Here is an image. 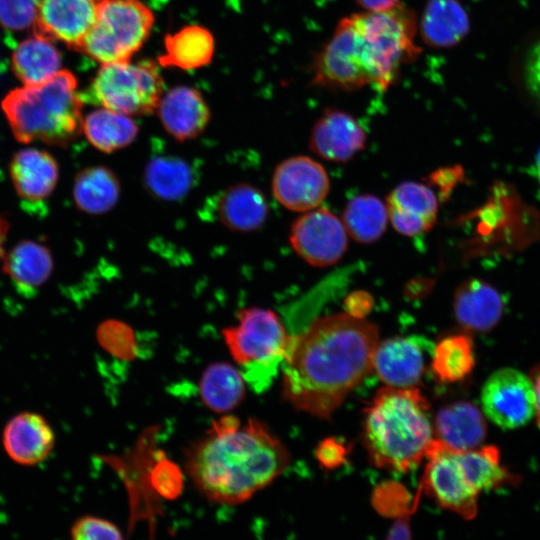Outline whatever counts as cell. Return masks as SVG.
Returning <instances> with one entry per match:
<instances>
[{"label":"cell","instance_id":"cell-1","mask_svg":"<svg viewBox=\"0 0 540 540\" xmlns=\"http://www.w3.org/2000/svg\"><path fill=\"white\" fill-rule=\"evenodd\" d=\"M377 327L339 313L291 336L281 365L282 395L297 410L329 419L373 370Z\"/></svg>","mask_w":540,"mask_h":540},{"label":"cell","instance_id":"cell-2","mask_svg":"<svg viewBox=\"0 0 540 540\" xmlns=\"http://www.w3.org/2000/svg\"><path fill=\"white\" fill-rule=\"evenodd\" d=\"M290 463L285 445L262 421L225 415L185 453V466L209 501L238 505L271 484Z\"/></svg>","mask_w":540,"mask_h":540},{"label":"cell","instance_id":"cell-3","mask_svg":"<svg viewBox=\"0 0 540 540\" xmlns=\"http://www.w3.org/2000/svg\"><path fill=\"white\" fill-rule=\"evenodd\" d=\"M400 69L395 36L381 19L366 11L340 20L314 59L312 82L344 91L367 85L386 90Z\"/></svg>","mask_w":540,"mask_h":540},{"label":"cell","instance_id":"cell-4","mask_svg":"<svg viewBox=\"0 0 540 540\" xmlns=\"http://www.w3.org/2000/svg\"><path fill=\"white\" fill-rule=\"evenodd\" d=\"M429 403L416 387L380 389L364 411L363 441L372 464L407 472L433 441Z\"/></svg>","mask_w":540,"mask_h":540},{"label":"cell","instance_id":"cell-5","mask_svg":"<svg viewBox=\"0 0 540 540\" xmlns=\"http://www.w3.org/2000/svg\"><path fill=\"white\" fill-rule=\"evenodd\" d=\"M76 77L60 70L48 81L10 91L1 107L14 137L21 143L64 147L82 131L83 101Z\"/></svg>","mask_w":540,"mask_h":540},{"label":"cell","instance_id":"cell-6","mask_svg":"<svg viewBox=\"0 0 540 540\" xmlns=\"http://www.w3.org/2000/svg\"><path fill=\"white\" fill-rule=\"evenodd\" d=\"M222 334L246 383L257 392L268 388L284 361L291 341L278 315L261 307L241 309L237 322L224 328Z\"/></svg>","mask_w":540,"mask_h":540},{"label":"cell","instance_id":"cell-7","mask_svg":"<svg viewBox=\"0 0 540 540\" xmlns=\"http://www.w3.org/2000/svg\"><path fill=\"white\" fill-rule=\"evenodd\" d=\"M153 24L152 10L141 0H97L95 22L77 52L101 64L129 61Z\"/></svg>","mask_w":540,"mask_h":540},{"label":"cell","instance_id":"cell-8","mask_svg":"<svg viewBox=\"0 0 540 540\" xmlns=\"http://www.w3.org/2000/svg\"><path fill=\"white\" fill-rule=\"evenodd\" d=\"M87 90L79 93L83 102L101 105L129 116L150 114L163 96V80L152 60L101 64Z\"/></svg>","mask_w":540,"mask_h":540},{"label":"cell","instance_id":"cell-9","mask_svg":"<svg viewBox=\"0 0 540 540\" xmlns=\"http://www.w3.org/2000/svg\"><path fill=\"white\" fill-rule=\"evenodd\" d=\"M428 458L419 489L436 503L466 520L478 510L479 493L470 485L459 463L457 451L436 438L426 451Z\"/></svg>","mask_w":540,"mask_h":540},{"label":"cell","instance_id":"cell-10","mask_svg":"<svg viewBox=\"0 0 540 540\" xmlns=\"http://www.w3.org/2000/svg\"><path fill=\"white\" fill-rule=\"evenodd\" d=\"M485 415L503 429L526 425L536 414V402L530 377L513 368L495 371L481 392Z\"/></svg>","mask_w":540,"mask_h":540},{"label":"cell","instance_id":"cell-11","mask_svg":"<svg viewBox=\"0 0 540 540\" xmlns=\"http://www.w3.org/2000/svg\"><path fill=\"white\" fill-rule=\"evenodd\" d=\"M289 240L303 260L316 267H325L342 258L348 246V233L337 216L328 209L317 207L296 219Z\"/></svg>","mask_w":540,"mask_h":540},{"label":"cell","instance_id":"cell-12","mask_svg":"<svg viewBox=\"0 0 540 540\" xmlns=\"http://www.w3.org/2000/svg\"><path fill=\"white\" fill-rule=\"evenodd\" d=\"M272 191L285 208L306 212L317 208L326 198L329 178L317 161L306 156H294L276 167Z\"/></svg>","mask_w":540,"mask_h":540},{"label":"cell","instance_id":"cell-13","mask_svg":"<svg viewBox=\"0 0 540 540\" xmlns=\"http://www.w3.org/2000/svg\"><path fill=\"white\" fill-rule=\"evenodd\" d=\"M96 13L97 0H40L33 31L77 51Z\"/></svg>","mask_w":540,"mask_h":540},{"label":"cell","instance_id":"cell-14","mask_svg":"<svg viewBox=\"0 0 540 540\" xmlns=\"http://www.w3.org/2000/svg\"><path fill=\"white\" fill-rule=\"evenodd\" d=\"M55 432L40 413L23 411L8 420L2 432V445L8 457L22 466H35L52 453Z\"/></svg>","mask_w":540,"mask_h":540},{"label":"cell","instance_id":"cell-15","mask_svg":"<svg viewBox=\"0 0 540 540\" xmlns=\"http://www.w3.org/2000/svg\"><path fill=\"white\" fill-rule=\"evenodd\" d=\"M367 136L358 120L346 111L326 109L312 128L310 148L320 157L345 162L360 152Z\"/></svg>","mask_w":540,"mask_h":540},{"label":"cell","instance_id":"cell-16","mask_svg":"<svg viewBox=\"0 0 540 540\" xmlns=\"http://www.w3.org/2000/svg\"><path fill=\"white\" fill-rule=\"evenodd\" d=\"M386 208L393 227L405 236H416L434 225L438 203L433 191L424 184L404 182L388 196Z\"/></svg>","mask_w":540,"mask_h":540},{"label":"cell","instance_id":"cell-17","mask_svg":"<svg viewBox=\"0 0 540 540\" xmlns=\"http://www.w3.org/2000/svg\"><path fill=\"white\" fill-rule=\"evenodd\" d=\"M157 110L164 129L178 141L196 138L210 120L203 95L189 86H177L163 94Z\"/></svg>","mask_w":540,"mask_h":540},{"label":"cell","instance_id":"cell-18","mask_svg":"<svg viewBox=\"0 0 540 540\" xmlns=\"http://www.w3.org/2000/svg\"><path fill=\"white\" fill-rule=\"evenodd\" d=\"M11 181L17 195L28 203H40L50 197L57 185L59 167L47 151L24 148L9 164Z\"/></svg>","mask_w":540,"mask_h":540},{"label":"cell","instance_id":"cell-19","mask_svg":"<svg viewBox=\"0 0 540 540\" xmlns=\"http://www.w3.org/2000/svg\"><path fill=\"white\" fill-rule=\"evenodd\" d=\"M422 346L414 338H392L377 344L373 369L388 386L415 387L424 372Z\"/></svg>","mask_w":540,"mask_h":540},{"label":"cell","instance_id":"cell-20","mask_svg":"<svg viewBox=\"0 0 540 540\" xmlns=\"http://www.w3.org/2000/svg\"><path fill=\"white\" fill-rule=\"evenodd\" d=\"M453 307L458 323L471 332L492 330L504 312L502 295L489 283L471 278L458 286Z\"/></svg>","mask_w":540,"mask_h":540},{"label":"cell","instance_id":"cell-21","mask_svg":"<svg viewBox=\"0 0 540 540\" xmlns=\"http://www.w3.org/2000/svg\"><path fill=\"white\" fill-rule=\"evenodd\" d=\"M434 427L436 439L456 451L479 447L487 434L483 413L467 401L442 407L435 417Z\"/></svg>","mask_w":540,"mask_h":540},{"label":"cell","instance_id":"cell-22","mask_svg":"<svg viewBox=\"0 0 540 540\" xmlns=\"http://www.w3.org/2000/svg\"><path fill=\"white\" fill-rule=\"evenodd\" d=\"M3 271L16 290L31 296L43 286L53 271V257L47 246L34 240H22L3 257Z\"/></svg>","mask_w":540,"mask_h":540},{"label":"cell","instance_id":"cell-23","mask_svg":"<svg viewBox=\"0 0 540 540\" xmlns=\"http://www.w3.org/2000/svg\"><path fill=\"white\" fill-rule=\"evenodd\" d=\"M419 30L422 40L434 48L460 43L470 30L469 16L458 0H428Z\"/></svg>","mask_w":540,"mask_h":540},{"label":"cell","instance_id":"cell-24","mask_svg":"<svg viewBox=\"0 0 540 540\" xmlns=\"http://www.w3.org/2000/svg\"><path fill=\"white\" fill-rule=\"evenodd\" d=\"M216 214L227 228L250 232L261 227L268 215L266 197L257 187L239 183L226 189L218 198Z\"/></svg>","mask_w":540,"mask_h":540},{"label":"cell","instance_id":"cell-25","mask_svg":"<svg viewBox=\"0 0 540 540\" xmlns=\"http://www.w3.org/2000/svg\"><path fill=\"white\" fill-rule=\"evenodd\" d=\"M214 52L211 32L199 25H188L165 37L164 53L158 62L162 67L192 70L209 64Z\"/></svg>","mask_w":540,"mask_h":540},{"label":"cell","instance_id":"cell-26","mask_svg":"<svg viewBox=\"0 0 540 540\" xmlns=\"http://www.w3.org/2000/svg\"><path fill=\"white\" fill-rule=\"evenodd\" d=\"M61 66V53L52 40L35 33L20 42L12 55V70L25 86L48 81Z\"/></svg>","mask_w":540,"mask_h":540},{"label":"cell","instance_id":"cell-27","mask_svg":"<svg viewBox=\"0 0 540 540\" xmlns=\"http://www.w3.org/2000/svg\"><path fill=\"white\" fill-rule=\"evenodd\" d=\"M120 192L118 177L103 165H93L79 171L72 188L77 208L92 215L110 211L117 204Z\"/></svg>","mask_w":540,"mask_h":540},{"label":"cell","instance_id":"cell-28","mask_svg":"<svg viewBox=\"0 0 540 540\" xmlns=\"http://www.w3.org/2000/svg\"><path fill=\"white\" fill-rule=\"evenodd\" d=\"M246 381L242 372L227 362L210 364L199 381L202 403L215 413H228L244 399Z\"/></svg>","mask_w":540,"mask_h":540},{"label":"cell","instance_id":"cell-29","mask_svg":"<svg viewBox=\"0 0 540 540\" xmlns=\"http://www.w3.org/2000/svg\"><path fill=\"white\" fill-rule=\"evenodd\" d=\"M82 131L93 147L112 153L130 145L139 129L129 115L103 107L83 119Z\"/></svg>","mask_w":540,"mask_h":540},{"label":"cell","instance_id":"cell-30","mask_svg":"<svg viewBox=\"0 0 540 540\" xmlns=\"http://www.w3.org/2000/svg\"><path fill=\"white\" fill-rule=\"evenodd\" d=\"M144 185L155 197L175 201L183 198L192 188L194 172L184 159L158 156L151 159L144 170Z\"/></svg>","mask_w":540,"mask_h":540},{"label":"cell","instance_id":"cell-31","mask_svg":"<svg viewBox=\"0 0 540 540\" xmlns=\"http://www.w3.org/2000/svg\"><path fill=\"white\" fill-rule=\"evenodd\" d=\"M457 457L468 482L478 493L518 481V476L501 465L499 449L494 445L457 451Z\"/></svg>","mask_w":540,"mask_h":540},{"label":"cell","instance_id":"cell-32","mask_svg":"<svg viewBox=\"0 0 540 540\" xmlns=\"http://www.w3.org/2000/svg\"><path fill=\"white\" fill-rule=\"evenodd\" d=\"M386 204L372 195L352 198L343 211V224L355 241L369 244L378 240L387 227Z\"/></svg>","mask_w":540,"mask_h":540},{"label":"cell","instance_id":"cell-33","mask_svg":"<svg viewBox=\"0 0 540 540\" xmlns=\"http://www.w3.org/2000/svg\"><path fill=\"white\" fill-rule=\"evenodd\" d=\"M473 342L466 334L448 336L434 348L431 363L435 378L441 383L464 380L473 370Z\"/></svg>","mask_w":540,"mask_h":540},{"label":"cell","instance_id":"cell-34","mask_svg":"<svg viewBox=\"0 0 540 540\" xmlns=\"http://www.w3.org/2000/svg\"><path fill=\"white\" fill-rule=\"evenodd\" d=\"M374 508L385 517L412 515L418 502L411 506L408 491L399 483L386 482L379 485L372 496Z\"/></svg>","mask_w":540,"mask_h":540},{"label":"cell","instance_id":"cell-35","mask_svg":"<svg viewBox=\"0 0 540 540\" xmlns=\"http://www.w3.org/2000/svg\"><path fill=\"white\" fill-rule=\"evenodd\" d=\"M40 0H0V25L8 31L34 28Z\"/></svg>","mask_w":540,"mask_h":540},{"label":"cell","instance_id":"cell-36","mask_svg":"<svg viewBox=\"0 0 540 540\" xmlns=\"http://www.w3.org/2000/svg\"><path fill=\"white\" fill-rule=\"evenodd\" d=\"M74 540L122 539L121 530L113 522L98 516L85 515L74 521L70 528Z\"/></svg>","mask_w":540,"mask_h":540},{"label":"cell","instance_id":"cell-37","mask_svg":"<svg viewBox=\"0 0 540 540\" xmlns=\"http://www.w3.org/2000/svg\"><path fill=\"white\" fill-rule=\"evenodd\" d=\"M524 80L529 94L540 107V41L528 52L524 64Z\"/></svg>","mask_w":540,"mask_h":540},{"label":"cell","instance_id":"cell-38","mask_svg":"<svg viewBox=\"0 0 540 540\" xmlns=\"http://www.w3.org/2000/svg\"><path fill=\"white\" fill-rule=\"evenodd\" d=\"M347 455L345 445L335 438H327L322 441L316 450V456L320 464L333 469L344 463Z\"/></svg>","mask_w":540,"mask_h":540},{"label":"cell","instance_id":"cell-39","mask_svg":"<svg viewBox=\"0 0 540 540\" xmlns=\"http://www.w3.org/2000/svg\"><path fill=\"white\" fill-rule=\"evenodd\" d=\"M344 306L347 314L364 318L372 309L373 298L367 292L356 291L346 298Z\"/></svg>","mask_w":540,"mask_h":540},{"label":"cell","instance_id":"cell-40","mask_svg":"<svg viewBox=\"0 0 540 540\" xmlns=\"http://www.w3.org/2000/svg\"><path fill=\"white\" fill-rule=\"evenodd\" d=\"M411 515H404L399 517L394 526L390 530L387 539H408L410 538V525L409 518Z\"/></svg>","mask_w":540,"mask_h":540},{"label":"cell","instance_id":"cell-41","mask_svg":"<svg viewBox=\"0 0 540 540\" xmlns=\"http://www.w3.org/2000/svg\"><path fill=\"white\" fill-rule=\"evenodd\" d=\"M366 11H383L398 4L400 0H355Z\"/></svg>","mask_w":540,"mask_h":540},{"label":"cell","instance_id":"cell-42","mask_svg":"<svg viewBox=\"0 0 540 540\" xmlns=\"http://www.w3.org/2000/svg\"><path fill=\"white\" fill-rule=\"evenodd\" d=\"M530 379L533 385L535 402H536V415L538 423L540 424V365L536 366L531 372Z\"/></svg>","mask_w":540,"mask_h":540},{"label":"cell","instance_id":"cell-43","mask_svg":"<svg viewBox=\"0 0 540 540\" xmlns=\"http://www.w3.org/2000/svg\"><path fill=\"white\" fill-rule=\"evenodd\" d=\"M8 230H9L8 220L2 215H0V262L3 260V257L5 255L4 245H5Z\"/></svg>","mask_w":540,"mask_h":540},{"label":"cell","instance_id":"cell-44","mask_svg":"<svg viewBox=\"0 0 540 540\" xmlns=\"http://www.w3.org/2000/svg\"><path fill=\"white\" fill-rule=\"evenodd\" d=\"M535 172L538 179V182L540 184V149L538 150L535 158Z\"/></svg>","mask_w":540,"mask_h":540}]
</instances>
